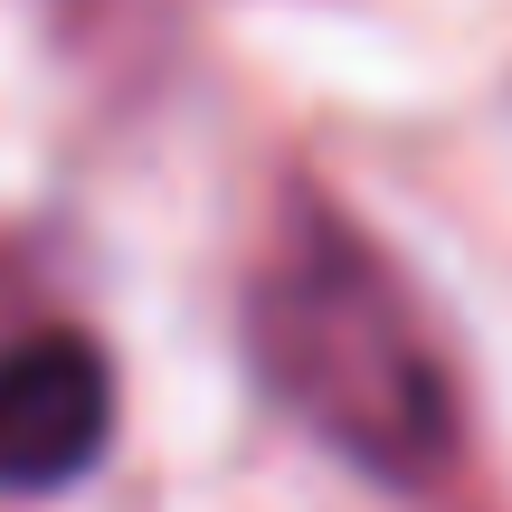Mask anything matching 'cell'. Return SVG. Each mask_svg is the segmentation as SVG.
<instances>
[{
  "label": "cell",
  "mask_w": 512,
  "mask_h": 512,
  "mask_svg": "<svg viewBox=\"0 0 512 512\" xmlns=\"http://www.w3.org/2000/svg\"><path fill=\"white\" fill-rule=\"evenodd\" d=\"M247 342L275 399L351 465L418 484L456 456V389H446L408 294L342 219L294 228V247L256 285Z\"/></svg>",
  "instance_id": "cell-1"
},
{
  "label": "cell",
  "mask_w": 512,
  "mask_h": 512,
  "mask_svg": "<svg viewBox=\"0 0 512 512\" xmlns=\"http://www.w3.org/2000/svg\"><path fill=\"white\" fill-rule=\"evenodd\" d=\"M114 437V370L86 332H29L0 351V494H57Z\"/></svg>",
  "instance_id": "cell-2"
}]
</instances>
